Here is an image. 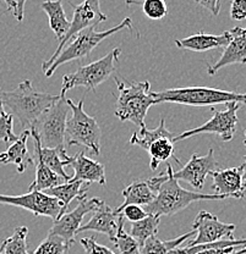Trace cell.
Here are the masks:
<instances>
[{"label":"cell","mask_w":246,"mask_h":254,"mask_svg":"<svg viewBox=\"0 0 246 254\" xmlns=\"http://www.w3.org/2000/svg\"><path fill=\"white\" fill-rule=\"evenodd\" d=\"M59 95L39 92L26 79L12 91H0V102L2 107L11 111L20 120L22 127L31 128L38 119L58 100Z\"/></svg>","instance_id":"obj_1"},{"label":"cell","mask_w":246,"mask_h":254,"mask_svg":"<svg viewBox=\"0 0 246 254\" xmlns=\"http://www.w3.org/2000/svg\"><path fill=\"white\" fill-rule=\"evenodd\" d=\"M169 171V177L166 181L161 185L155 200L151 204L145 206V210L150 215H155L161 218L164 215H174L179 211L184 210L191 203L200 202V200H221L226 199V195L219 194H203L200 192H191L179 185L173 177V166L170 164L166 165Z\"/></svg>","instance_id":"obj_2"},{"label":"cell","mask_w":246,"mask_h":254,"mask_svg":"<svg viewBox=\"0 0 246 254\" xmlns=\"http://www.w3.org/2000/svg\"><path fill=\"white\" fill-rule=\"evenodd\" d=\"M119 95L115 103V116L120 121H130L139 128H144L147 111L156 104L151 95V84L145 82H129L115 78Z\"/></svg>","instance_id":"obj_3"},{"label":"cell","mask_w":246,"mask_h":254,"mask_svg":"<svg viewBox=\"0 0 246 254\" xmlns=\"http://www.w3.org/2000/svg\"><path fill=\"white\" fill-rule=\"evenodd\" d=\"M156 104L160 103H174L187 107H214L227 103H244L246 94L237 92L223 91L211 87H185L171 88L162 92H151Z\"/></svg>","instance_id":"obj_4"},{"label":"cell","mask_w":246,"mask_h":254,"mask_svg":"<svg viewBox=\"0 0 246 254\" xmlns=\"http://www.w3.org/2000/svg\"><path fill=\"white\" fill-rule=\"evenodd\" d=\"M71 116L66 120L65 126V148L73 145L84 147L91 152V154L99 155L100 153V127L97 120L83 110V99L78 104L66 98Z\"/></svg>","instance_id":"obj_5"},{"label":"cell","mask_w":246,"mask_h":254,"mask_svg":"<svg viewBox=\"0 0 246 254\" xmlns=\"http://www.w3.org/2000/svg\"><path fill=\"white\" fill-rule=\"evenodd\" d=\"M94 28L96 27L86 28V30H83L79 34H76L70 43L66 44L64 49L57 55V58H55L54 62L52 63V65L49 66L48 70L44 72L46 77H50L59 66L64 65L66 63L74 62V60H80L82 58L86 57L89 58L92 50L98 46L99 43H102L104 39H107L108 37H110L112 34H114L119 31H132L134 30V26H132L131 18L126 17L124 18L118 26L109 28V30L107 31L97 32L94 31Z\"/></svg>","instance_id":"obj_6"},{"label":"cell","mask_w":246,"mask_h":254,"mask_svg":"<svg viewBox=\"0 0 246 254\" xmlns=\"http://www.w3.org/2000/svg\"><path fill=\"white\" fill-rule=\"evenodd\" d=\"M69 110L70 108L66 103L65 95L59 94L57 102L38 119V121L31 128H28L36 132L42 147L58 149L62 154H68L64 139Z\"/></svg>","instance_id":"obj_7"},{"label":"cell","mask_w":246,"mask_h":254,"mask_svg":"<svg viewBox=\"0 0 246 254\" xmlns=\"http://www.w3.org/2000/svg\"><path fill=\"white\" fill-rule=\"evenodd\" d=\"M120 54V48H115L97 62L80 66L75 72L65 75L63 77L60 95H65L66 92L76 87H83L87 91L96 89L99 84L107 81L113 75Z\"/></svg>","instance_id":"obj_8"},{"label":"cell","mask_w":246,"mask_h":254,"mask_svg":"<svg viewBox=\"0 0 246 254\" xmlns=\"http://www.w3.org/2000/svg\"><path fill=\"white\" fill-rule=\"evenodd\" d=\"M70 5L74 7V16L73 20L70 21V27L66 32L64 38L58 44V48L54 52V54L50 57V59L46 60V62L42 64L43 72L48 70L49 66L52 65V63L57 58V55L64 49L68 42L71 41L76 34H79L80 32L86 30V28L97 27L99 23L104 22L108 18L107 15L103 14L102 9H100L99 0H83L79 5L73 4V2H70Z\"/></svg>","instance_id":"obj_9"},{"label":"cell","mask_w":246,"mask_h":254,"mask_svg":"<svg viewBox=\"0 0 246 254\" xmlns=\"http://www.w3.org/2000/svg\"><path fill=\"white\" fill-rule=\"evenodd\" d=\"M227 109L223 111L214 110L211 108L213 115L210 120L203 125L196 127V128L189 129V131L182 132L180 136H176L174 138V143L182 141V139L190 138L200 133H216L223 139L224 142H229L234 138V134L237 132V126L239 123L238 119V110L240 108V103H227Z\"/></svg>","instance_id":"obj_10"},{"label":"cell","mask_w":246,"mask_h":254,"mask_svg":"<svg viewBox=\"0 0 246 254\" xmlns=\"http://www.w3.org/2000/svg\"><path fill=\"white\" fill-rule=\"evenodd\" d=\"M0 203L18 206L36 216H48L53 221L62 216V203L39 190H28L22 195L0 194Z\"/></svg>","instance_id":"obj_11"},{"label":"cell","mask_w":246,"mask_h":254,"mask_svg":"<svg viewBox=\"0 0 246 254\" xmlns=\"http://www.w3.org/2000/svg\"><path fill=\"white\" fill-rule=\"evenodd\" d=\"M102 203L103 200L99 198H91V199H87V197L81 198L79 199V204L74 210L69 211V213L66 211L64 215L53 222L49 234L64 238L69 245L73 246L75 243V236L78 235L79 229L82 225L83 216L88 213H93Z\"/></svg>","instance_id":"obj_12"},{"label":"cell","mask_w":246,"mask_h":254,"mask_svg":"<svg viewBox=\"0 0 246 254\" xmlns=\"http://www.w3.org/2000/svg\"><path fill=\"white\" fill-rule=\"evenodd\" d=\"M192 229L196 231V237L182 247H192L197 245L218 242L222 240H232L233 232L235 231V225L222 222L213 214L201 210L195 219Z\"/></svg>","instance_id":"obj_13"},{"label":"cell","mask_w":246,"mask_h":254,"mask_svg":"<svg viewBox=\"0 0 246 254\" xmlns=\"http://www.w3.org/2000/svg\"><path fill=\"white\" fill-rule=\"evenodd\" d=\"M218 166L216 158H214L213 149H208V153L203 157L194 154L187 164L178 171H173V177L176 181H185L191 185L195 190H202L206 179L210 173L214 171Z\"/></svg>","instance_id":"obj_14"},{"label":"cell","mask_w":246,"mask_h":254,"mask_svg":"<svg viewBox=\"0 0 246 254\" xmlns=\"http://www.w3.org/2000/svg\"><path fill=\"white\" fill-rule=\"evenodd\" d=\"M229 31L232 38L229 43L224 47L218 62L213 65H207L208 75H216L221 68L233 65V64L246 63V28L234 27Z\"/></svg>","instance_id":"obj_15"},{"label":"cell","mask_w":246,"mask_h":254,"mask_svg":"<svg viewBox=\"0 0 246 254\" xmlns=\"http://www.w3.org/2000/svg\"><path fill=\"white\" fill-rule=\"evenodd\" d=\"M68 166L74 169V175L69 181H82L89 185L96 182L102 186H104L107 182L104 165L86 157L83 152L76 153L74 157L68 155Z\"/></svg>","instance_id":"obj_16"},{"label":"cell","mask_w":246,"mask_h":254,"mask_svg":"<svg viewBox=\"0 0 246 254\" xmlns=\"http://www.w3.org/2000/svg\"><path fill=\"white\" fill-rule=\"evenodd\" d=\"M124 220L123 214H116L109 205L103 202L96 210L93 211V215L84 225H81L78 234L84 231H94L98 234L107 235L109 240L114 241L118 232L119 224Z\"/></svg>","instance_id":"obj_17"},{"label":"cell","mask_w":246,"mask_h":254,"mask_svg":"<svg viewBox=\"0 0 246 254\" xmlns=\"http://www.w3.org/2000/svg\"><path fill=\"white\" fill-rule=\"evenodd\" d=\"M242 166L214 170L210 173L213 179L212 189L216 194L226 195L227 198H243L245 190L242 182Z\"/></svg>","instance_id":"obj_18"},{"label":"cell","mask_w":246,"mask_h":254,"mask_svg":"<svg viewBox=\"0 0 246 254\" xmlns=\"http://www.w3.org/2000/svg\"><path fill=\"white\" fill-rule=\"evenodd\" d=\"M157 192L158 190L156 189L151 179L136 180L123 190L124 202L121 203L120 206L114 209V211L116 214H120L126 205L130 204L147 206L155 200Z\"/></svg>","instance_id":"obj_19"},{"label":"cell","mask_w":246,"mask_h":254,"mask_svg":"<svg viewBox=\"0 0 246 254\" xmlns=\"http://www.w3.org/2000/svg\"><path fill=\"white\" fill-rule=\"evenodd\" d=\"M230 38H232L230 31H226L222 34H208L201 31L186 38L176 39L175 44L180 49L202 53L217 48H224L229 43Z\"/></svg>","instance_id":"obj_20"},{"label":"cell","mask_w":246,"mask_h":254,"mask_svg":"<svg viewBox=\"0 0 246 254\" xmlns=\"http://www.w3.org/2000/svg\"><path fill=\"white\" fill-rule=\"evenodd\" d=\"M30 137V129H25L5 152L0 153V164H15L17 173H23L28 166L34 165L33 157H31L27 148V141Z\"/></svg>","instance_id":"obj_21"},{"label":"cell","mask_w":246,"mask_h":254,"mask_svg":"<svg viewBox=\"0 0 246 254\" xmlns=\"http://www.w3.org/2000/svg\"><path fill=\"white\" fill-rule=\"evenodd\" d=\"M31 137L34 141V155L33 158L39 159L47 168H49L53 173H55L58 176L62 177L64 182H68L70 180V175L65 173L64 166L68 165V154H62L58 149H52V148L42 147L39 143L38 137L33 129H30Z\"/></svg>","instance_id":"obj_22"},{"label":"cell","mask_w":246,"mask_h":254,"mask_svg":"<svg viewBox=\"0 0 246 254\" xmlns=\"http://www.w3.org/2000/svg\"><path fill=\"white\" fill-rule=\"evenodd\" d=\"M89 186L91 185H84V182L82 181H68L44 190V193L50 195V197H54L55 199L62 203V215H64L74 199L79 200L81 198L86 197V193Z\"/></svg>","instance_id":"obj_23"},{"label":"cell","mask_w":246,"mask_h":254,"mask_svg":"<svg viewBox=\"0 0 246 254\" xmlns=\"http://www.w3.org/2000/svg\"><path fill=\"white\" fill-rule=\"evenodd\" d=\"M41 7L48 16L50 30L60 42L70 27V21L66 17L62 0H46L41 4Z\"/></svg>","instance_id":"obj_24"},{"label":"cell","mask_w":246,"mask_h":254,"mask_svg":"<svg viewBox=\"0 0 246 254\" xmlns=\"http://www.w3.org/2000/svg\"><path fill=\"white\" fill-rule=\"evenodd\" d=\"M175 134L171 133L168 128L165 127V123H164V119L162 118L160 121V125L156 127L155 129H148L147 127L144 128H140L139 132H134L130 138V144L137 145V147L142 148V149L148 150V148L151 147L153 142L158 141L161 138H175Z\"/></svg>","instance_id":"obj_25"},{"label":"cell","mask_w":246,"mask_h":254,"mask_svg":"<svg viewBox=\"0 0 246 254\" xmlns=\"http://www.w3.org/2000/svg\"><path fill=\"white\" fill-rule=\"evenodd\" d=\"M196 235V231L194 229L189 231L187 234L181 235V236L174 238V240L162 241L157 236H153L148 238L146 242L141 246L140 254H169L175 248L181 247L182 243L187 240V238L192 237Z\"/></svg>","instance_id":"obj_26"},{"label":"cell","mask_w":246,"mask_h":254,"mask_svg":"<svg viewBox=\"0 0 246 254\" xmlns=\"http://www.w3.org/2000/svg\"><path fill=\"white\" fill-rule=\"evenodd\" d=\"M34 165H36V179L28 187V190H39V192H44V190L52 189V187L62 185L64 180L57 174L53 173L49 168H47L39 159L33 158Z\"/></svg>","instance_id":"obj_27"},{"label":"cell","mask_w":246,"mask_h":254,"mask_svg":"<svg viewBox=\"0 0 246 254\" xmlns=\"http://www.w3.org/2000/svg\"><path fill=\"white\" fill-rule=\"evenodd\" d=\"M174 150H175V145L174 141L170 138H161L158 141L153 142L151 147L148 148V154L151 157L150 168L151 170L156 171V169L160 166L161 163L168 160V159L173 158L178 164H180L179 159L174 157Z\"/></svg>","instance_id":"obj_28"},{"label":"cell","mask_w":246,"mask_h":254,"mask_svg":"<svg viewBox=\"0 0 246 254\" xmlns=\"http://www.w3.org/2000/svg\"><path fill=\"white\" fill-rule=\"evenodd\" d=\"M161 218L155 215H148L142 220L137 222H131L130 236L137 241L140 246L144 245L148 238L157 236L158 227H160Z\"/></svg>","instance_id":"obj_29"},{"label":"cell","mask_w":246,"mask_h":254,"mask_svg":"<svg viewBox=\"0 0 246 254\" xmlns=\"http://www.w3.org/2000/svg\"><path fill=\"white\" fill-rule=\"evenodd\" d=\"M27 227H16L14 234L2 242V254H30L27 250Z\"/></svg>","instance_id":"obj_30"},{"label":"cell","mask_w":246,"mask_h":254,"mask_svg":"<svg viewBox=\"0 0 246 254\" xmlns=\"http://www.w3.org/2000/svg\"><path fill=\"white\" fill-rule=\"evenodd\" d=\"M113 243L118 248L119 254H140L141 250V246L137 243V241L124 230V220L119 224L118 232Z\"/></svg>","instance_id":"obj_31"},{"label":"cell","mask_w":246,"mask_h":254,"mask_svg":"<svg viewBox=\"0 0 246 254\" xmlns=\"http://www.w3.org/2000/svg\"><path fill=\"white\" fill-rule=\"evenodd\" d=\"M69 248H70V245L64 238L48 234L46 240L42 241L41 245L36 248L32 254H65Z\"/></svg>","instance_id":"obj_32"},{"label":"cell","mask_w":246,"mask_h":254,"mask_svg":"<svg viewBox=\"0 0 246 254\" xmlns=\"http://www.w3.org/2000/svg\"><path fill=\"white\" fill-rule=\"evenodd\" d=\"M14 118L11 114L6 113L0 102V142L14 143L18 137L14 133Z\"/></svg>","instance_id":"obj_33"},{"label":"cell","mask_w":246,"mask_h":254,"mask_svg":"<svg viewBox=\"0 0 246 254\" xmlns=\"http://www.w3.org/2000/svg\"><path fill=\"white\" fill-rule=\"evenodd\" d=\"M142 11L151 20H162L168 14V6L165 0H144L140 2Z\"/></svg>","instance_id":"obj_34"},{"label":"cell","mask_w":246,"mask_h":254,"mask_svg":"<svg viewBox=\"0 0 246 254\" xmlns=\"http://www.w3.org/2000/svg\"><path fill=\"white\" fill-rule=\"evenodd\" d=\"M80 243L82 247H83L84 253L86 254H115L112 250H109L105 246L97 243L94 237L81 238Z\"/></svg>","instance_id":"obj_35"},{"label":"cell","mask_w":246,"mask_h":254,"mask_svg":"<svg viewBox=\"0 0 246 254\" xmlns=\"http://www.w3.org/2000/svg\"><path fill=\"white\" fill-rule=\"evenodd\" d=\"M121 214H123L124 219H128V220L131 222H137L142 220V219H145L148 215L146 210H145V208L136 204L126 205L125 208L121 210Z\"/></svg>","instance_id":"obj_36"},{"label":"cell","mask_w":246,"mask_h":254,"mask_svg":"<svg viewBox=\"0 0 246 254\" xmlns=\"http://www.w3.org/2000/svg\"><path fill=\"white\" fill-rule=\"evenodd\" d=\"M230 17L235 21L246 18V0H233L230 5Z\"/></svg>","instance_id":"obj_37"},{"label":"cell","mask_w":246,"mask_h":254,"mask_svg":"<svg viewBox=\"0 0 246 254\" xmlns=\"http://www.w3.org/2000/svg\"><path fill=\"white\" fill-rule=\"evenodd\" d=\"M195 2L205 7L206 10H208L214 16H218L219 11H221V2H219V0H195Z\"/></svg>","instance_id":"obj_38"},{"label":"cell","mask_w":246,"mask_h":254,"mask_svg":"<svg viewBox=\"0 0 246 254\" xmlns=\"http://www.w3.org/2000/svg\"><path fill=\"white\" fill-rule=\"evenodd\" d=\"M26 1H27V0H15V2H16V9H15L14 11V16L18 22H21V21L23 20Z\"/></svg>","instance_id":"obj_39"},{"label":"cell","mask_w":246,"mask_h":254,"mask_svg":"<svg viewBox=\"0 0 246 254\" xmlns=\"http://www.w3.org/2000/svg\"><path fill=\"white\" fill-rule=\"evenodd\" d=\"M235 248H239V247H229V248H211V250H205V251H201L196 254H226L232 252L234 251Z\"/></svg>","instance_id":"obj_40"},{"label":"cell","mask_w":246,"mask_h":254,"mask_svg":"<svg viewBox=\"0 0 246 254\" xmlns=\"http://www.w3.org/2000/svg\"><path fill=\"white\" fill-rule=\"evenodd\" d=\"M242 182H243V189L246 190V157H245V161L244 164L242 165Z\"/></svg>","instance_id":"obj_41"},{"label":"cell","mask_w":246,"mask_h":254,"mask_svg":"<svg viewBox=\"0 0 246 254\" xmlns=\"http://www.w3.org/2000/svg\"><path fill=\"white\" fill-rule=\"evenodd\" d=\"M4 1L6 2L9 10H11V11L14 12L15 9H16V2H15V0H4Z\"/></svg>","instance_id":"obj_42"},{"label":"cell","mask_w":246,"mask_h":254,"mask_svg":"<svg viewBox=\"0 0 246 254\" xmlns=\"http://www.w3.org/2000/svg\"><path fill=\"white\" fill-rule=\"evenodd\" d=\"M246 253V246L245 247H243V248H235L234 251H232V252H229V253H226V254H245Z\"/></svg>","instance_id":"obj_43"},{"label":"cell","mask_w":246,"mask_h":254,"mask_svg":"<svg viewBox=\"0 0 246 254\" xmlns=\"http://www.w3.org/2000/svg\"><path fill=\"white\" fill-rule=\"evenodd\" d=\"M125 2L128 5H131V4H140V1H137V0H125Z\"/></svg>","instance_id":"obj_44"},{"label":"cell","mask_w":246,"mask_h":254,"mask_svg":"<svg viewBox=\"0 0 246 254\" xmlns=\"http://www.w3.org/2000/svg\"><path fill=\"white\" fill-rule=\"evenodd\" d=\"M2 251H4V247H2V245L0 246V254H2Z\"/></svg>","instance_id":"obj_45"},{"label":"cell","mask_w":246,"mask_h":254,"mask_svg":"<svg viewBox=\"0 0 246 254\" xmlns=\"http://www.w3.org/2000/svg\"><path fill=\"white\" fill-rule=\"evenodd\" d=\"M244 133H245V139H244V144L246 145V129H245V132H244ZM245 157H246V155H245Z\"/></svg>","instance_id":"obj_46"},{"label":"cell","mask_w":246,"mask_h":254,"mask_svg":"<svg viewBox=\"0 0 246 254\" xmlns=\"http://www.w3.org/2000/svg\"><path fill=\"white\" fill-rule=\"evenodd\" d=\"M244 104H245V108H246V99H245V102H244Z\"/></svg>","instance_id":"obj_47"},{"label":"cell","mask_w":246,"mask_h":254,"mask_svg":"<svg viewBox=\"0 0 246 254\" xmlns=\"http://www.w3.org/2000/svg\"><path fill=\"white\" fill-rule=\"evenodd\" d=\"M245 254H246V253H245Z\"/></svg>","instance_id":"obj_48"}]
</instances>
